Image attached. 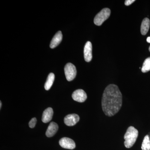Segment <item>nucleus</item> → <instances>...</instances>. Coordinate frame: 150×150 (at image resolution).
<instances>
[{
  "label": "nucleus",
  "instance_id": "obj_19",
  "mask_svg": "<svg viewBox=\"0 0 150 150\" xmlns=\"http://www.w3.org/2000/svg\"><path fill=\"white\" fill-rule=\"evenodd\" d=\"M0 108H1V106H2V103L1 101V102H0Z\"/></svg>",
  "mask_w": 150,
  "mask_h": 150
},
{
  "label": "nucleus",
  "instance_id": "obj_5",
  "mask_svg": "<svg viewBox=\"0 0 150 150\" xmlns=\"http://www.w3.org/2000/svg\"><path fill=\"white\" fill-rule=\"evenodd\" d=\"M72 97L75 101L83 103L86 100L87 96L86 93L83 90L78 89L73 92Z\"/></svg>",
  "mask_w": 150,
  "mask_h": 150
},
{
  "label": "nucleus",
  "instance_id": "obj_15",
  "mask_svg": "<svg viewBox=\"0 0 150 150\" xmlns=\"http://www.w3.org/2000/svg\"><path fill=\"white\" fill-rule=\"evenodd\" d=\"M150 71V57L145 60L142 66V71L143 73H146Z\"/></svg>",
  "mask_w": 150,
  "mask_h": 150
},
{
  "label": "nucleus",
  "instance_id": "obj_11",
  "mask_svg": "<svg viewBox=\"0 0 150 150\" xmlns=\"http://www.w3.org/2000/svg\"><path fill=\"white\" fill-rule=\"evenodd\" d=\"M54 111L51 108H48L43 111L42 121L43 123H47L51 121L53 117Z\"/></svg>",
  "mask_w": 150,
  "mask_h": 150
},
{
  "label": "nucleus",
  "instance_id": "obj_9",
  "mask_svg": "<svg viewBox=\"0 0 150 150\" xmlns=\"http://www.w3.org/2000/svg\"><path fill=\"white\" fill-rule=\"evenodd\" d=\"M59 129V126L55 122H52L49 124L46 132V136L48 137H53Z\"/></svg>",
  "mask_w": 150,
  "mask_h": 150
},
{
  "label": "nucleus",
  "instance_id": "obj_2",
  "mask_svg": "<svg viewBox=\"0 0 150 150\" xmlns=\"http://www.w3.org/2000/svg\"><path fill=\"white\" fill-rule=\"evenodd\" d=\"M139 135V131L133 126H130L127 129L124 136V145L126 148H131L137 141Z\"/></svg>",
  "mask_w": 150,
  "mask_h": 150
},
{
  "label": "nucleus",
  "instance_id": "obj_3",
  "mask_svg": "<svg viewBox=\"0 0 150 150\" xmlns=\"http://www.w3.org/2000/svg\"><path fill=\"white\" fill-rule=\"evenodd\" d=\"M110 10L108 8H104L99 12L95 17L94 23L97 25L100 26L103 23L105 20L110 16Z\"/></svg>",
  "mask_w": 150,
  "mask_h": 150
},
{
  "label": "nucleus",
  "instance_id": "obj_1",
  "mask_svg": "<svg viewBox=\"0 0 150 150\" xmlns=\"http://www.w3.org/2000/svg\"><path fill=\"white\" fill-rule=\"evenodd\" d=\"M103 110L105 115L111 117L118 113L122 105V95L118 86L110 84L105 88L102 98Z\"/></svg>",
  "mask_w": 150,
  "mask_h": 150
},
{
  "label": "nucleus",
  "instance_id": "obj_10",
  "mask_svg": "<svg viewBox=\"0 0 150 150\" xmlns=\"http://www.w3.org/2000/svg\"><path fill=\"white\" fill-rule=\"evenodd\" d=\"M62 38L63 35L62 32L61 31H58L51 40L50 45V48H54L57 47L62 41Z\"/></svg>",
  "mask_w": 150,
  "mask_h": 150
},
{
  "label": "nucleus",
  "instance_id": "obj_20",
  "mask_svg": "<svg viewBox=\"0 0 150 150\" xmlns=\"http://www.w3.org/2000/svg\"><path fill=\"white\" fill-rule=\"evenodd\" d=\"M149 51L150 52V46L149 48Z\"/></svg>",
  "mask_w": 150,
  "mask_h": 150
},
{
  "label": "nucleus",
  "instance_id": "obj_17",
  "mask_svg": "<svg viewBox=\"0 0 150 150\" xmlns=\"http://www.w3.org/2000/svg\"><path fill=\"white\" fill-rule=\"evenodd\" d=\"M135 1V0H126L125 1V4L126 6H129Z\"/></svg>",
  "mask_w": 150,
  "mask_h": 150
},
{
  "label": "nucleus",
  "instance_id": "obj_16",
  "mask_svg": "<svg viewBox=\"0 0 150 150\" xmlns=\"http://www.w3.org/2000/svg\"><path fill=\"white\" fill-rule=\"evenodd\" d=\"M36 122H37V119L35 118H32L30 121L29 123V126L30 128H33L35 126V124H36Z\"/></svg>",
  "mask_w": 150,
  "mask_h": 150
},
{
  "label": "nucleus",
  "instance_id": "obj_7",
  "mask_svg": "<svg viewBox=\"0 0 150 150\" xmlns=\"http://www.w3.org/2000/svg\"><path fill=\"white\" fill-rule=\"evenodd\" d=\"M80 117L76 114H71L68 115L65 117L64 123L67 126H74L79 121Z\"/></svg>",
  "mask_w": 150,
  "mask_h": 150
},
{
  "label": "nucleus",
  "instance_id": "obj_8",
  "mask_svg": "<svg viewBox=\"0 0 150 150\" xmlns=\"http://www.w3.org/2000/svg\"><path fill=\"white\" fill-rule=\"evenodd\" d=\"M84 57L86 62H91L92 59V46L91 42L87 41L84 48Z\"/></svg>",
  "mask_w": 150,
  "mask_h": 150
},
{
  "label": "nucleus",
  "instance_id": "obj_18",
  "mask_svg": "<svg viewBox=\"0 0 150 150\" xmlns=\"http://www.w3.org/2000/svg\"><path fill=\"white\" fill-rule=\"evenodd\" d=\"M146 40L148 43H150V37H148L147 38Z\"/></svg>",
  "mask_w": 150,
  "mask_h": 150
},
{
  "label": "nucleus",
  "instance_id": "obj_6",
  "mask_svg": "<svg viewBox=\"0 0 150 150\" xmlns=\"http://www.w3.org/2000/svg\"><path fill=\"white\" fill-rule=\"evenodd\" d=\"M59 144L62 148L72 150L76 148L75 142L71 139L67 137L62 138L59 141Z\"/></svg>",
  "mask_w": 150,
  "mask_h": 150
},
{
  "label": "nucleus",
  "instance_id": "obj_14",
  "mask_svg": "<svg viewBox=\"0 0 150 150\" xmlns=\"http://www.w3.org/2000/svg\"><path fill=\"white\" fill-rule=\"evenodd\" d=\"M142 150H150V132L144 138L142 142Z\"/></svg>",
  "mask_w": 150,
  "mask_h": 150
},
{
  "label": "nucleus",
  "instance_id": "obj_13",
  "mask_svg": "<svg viewBox=\"0 0 150 150\" xmlns=\"http://www.w3.org/2000/svg\"><path fill=\"white\" fill-rule=\"evenodd\" d=\"M54 79H55V75L54 74L51 73L48 75L47 80H46V83L44 86V88L46 90H49L54 83Z\"/></svg>",
  "mask_w": 150,
  "mask_h": 150
},
{
  "label": "nucleus",
  "instance_id": "obj_4",
  "mask_svg": "<svg viewBox=\"0 0 150 150\" xmlns=\"http://www.w3.org/2000/svg\"><path fill=\"white\" fill-rule=\"evenodd\" d=\"M65 74L67 81H71L75 79L76 75V67L71 63H68L64 68Z\"/></svg>",
  "mask_w": 150,
  "mask_h": 150
},
{
  "label": "nucleus",
  "instance_id": "obj_12",
  "mask_svg": "<svg viewBox=\"0 0 150 150\" xmlns=\"http://www.w3.org/2000/svg\"><path fill=\"white\" fill-rule=\"evenodd\" d=\"M150 25V21L149 18H146L143 20L141 27V32L142 35H145L147 34L149 29Z\"/></svg>",
  "mask_w": 150,
  "mask_h": 150
}]
</instances>
